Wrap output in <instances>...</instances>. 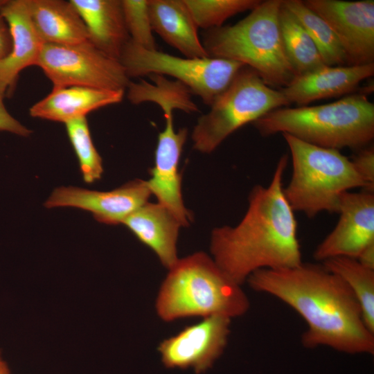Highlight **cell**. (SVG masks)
<instances>
[{
	"label": "cell",
	"instance_id": "cell-1",
	"mask_svg": "<svg viewBox=\"0 0 374 374\" xmlns=\"http://www.w3.org/2000/svg\"><path fill=\"white\" fill-rule=\"evenodd\" d=\"M251 287L283 301L305 321L302 335L306 347L327 346L350 353H373L374 332L366 326L355 296L337 274L322 264L253 272Z\"/></svg>",
	"mask_w": 374,
	"mask_h": 374
},
{
	"label": "cell",
	"instance_id": "cell-2",
	"mask_svg": "<svg viewBox=\"0 0 374 374\" xmlns=\"http://www.w3.org/2000/svg\"><path fill=\"white\" fill-rule=\"evenodd\" d=\"M287 160V155L280 158L267 186L252 188L247 210L237 225L217 227L212 232L213 260L238 285L258 270L302 262L294 211L283 192Z\"/></svg>",
	"mask_w": 374,
	"mask_h": 374
},
{
	"label": "cell",
	"instance_id": "cell-3",
	"mask_svg": "<svg viewBox=\"0 0 374 374\" xmlns=\"http://www.w3.org/2000/svg\"><path fill=\"white\" fill-rule=\"evenodd\" d=\"M252 124L263 136L287 134L322 148L359 150L374 138V104L356 93L324 105L276 109Z\"/></svg>",
	"mask_w": 374,
	"mask_h": 374
},
{
	"label": "cell",
	"instance_id": "cell-4",
	"mask_svg": "<svg viewBox=\"0 0 374 374\" xmlns=\"http://www.w3.org/2000/svg\"><path fill=\"white\" fill-rule=\"evenodd\" d=\"M250 303L241 285L232 280L204 252L181 259L169 269L156 301L165 321L190 317L244 314Z\"/></svg>",
	"mask_w": 374,
	"mask_h": 374
},
{
	"label": "cell",
	"instance_id": "cell-5",
	"mask_svg": "<svg viewBox=\"0 0 374 374\" xmlns=\"http://www.w3.org/2000/svg\"><path fill=\"white\" fill-rule=\"evenodd\" d=\"M282 0H265L233 25L209 29L203 46L211 57L251 68L269 87H286L296 73L286 55L279 25Z\"/></svg>",
	"mask_w": 374,
	"mask_h": 374
},
{
	"label": "cell",
	"instance_id": "cell-6",
	"mask_svg": "<svg viewBox=\"0 0 374 374\" xmlns=\"http://www.w3.org/2000/svg\"><path fill=\"white\" fill-rule=\"evenodd\" d=\"M290 149L292 176L283 192L292 210L308 217L338 213L341 197L352 189L367 191L352 161L339 150L314 145L283 134Z\"/></svg>",
	"mask_w": 374,
	"mask_h": 374
},
{
	"label": "cell",
	"instance_id": "cell-7",
	"mask_svg": "<svg viewBox=\"0 0 374 374\" xmlns=\"http://www.w3.org/2000/svg\"><path fill=\"white\" fill-rule=\"evenodd\" d=\"M288 105L280 90L268 86L256 71L244 66L214 100L209 112L197 119L192 133L193 148L211 153L241 127Z\"/></svg>",
	"mask_w": 374,
	"mask_h": 374
},
{
	"label": "cell",
	"instance_id": "cell-8",
	"mask_svg": "<svg viewBox=\"0 0 374 374\" xmlns=\"http://www.w3.org/2000/svg\"><path fill=\"white\" fill-rule=\"evenodd\" d=\"M119 61L129 78L170 75L209 106L245 66L224 58L180 57L157 49L148 50L131 39L125 46Z\"/></svg>",
	"mask_w": 374,
	"mask_h": 374
},
{
	"label": "cell",
	"instance_id": "cell-9",
	"mask_svg": "<svg viewBox=\"0 0 374 374\" xmlns=\"http://www.w3.org/2000/svg\"><path fill=\"white\" fill-rule=\"evenodd\" d=\"M36 65L51 81L53 89L79 86L125 91L130 82L120 61L89 40L75 44H44Z\"/></svg>",
	"mask_w": 374,
	"mask_h": 374
},
{
	"label": "cell",
	"instance_id": "cell-10",
	"mask_svg": "<svg viewBox=\"0 0 374 374\" xmlns=\"http://www.w3.org/2000/svg\"><path fill=\"white\" fill-rule=\"evenodd\" d=\"M330 27L348 65L374 63V1L304 0Z\"/></svg>",
	"mask_w": 374,
	"mask_h": 374
},
{
	"label": "cell",
	"instance_id": "cell-11",
	"mask_svg": "<svg viewBox=\"0 0 374 374\" xmlns=\"http://www.w3.org/2000/svg\"><path fill=\"white\" fill-rule=\"evenodd\" d=\"M337 213V224L314 251L317 261L335 257L357 259L374 244V193L346 192L341 197Z\"/></svg>",
	"mask_w": 374,
	"mask_h": 374
},
{
	"label": "cell",
	"instance_id": "cell-12",
	"mask_svg": "<svg viewBox=\"0 0 374 374\" xmlns=\"http://www.w3.org/2000/svg\"><path fill=\"white\" fill-rule=\"evenodd\" d=\"M231 320L218 315L204 317L164 339L158 348L162 362L168 368H193L198 374L205 372L227 344Z\"/></svg>",
	"mask_w": 374,
	"mask_h": 374
},
{
	"label": "cell",
	"instance_id": "cell-13",
	"mask_svg": "<svg viewBox=\"0 0 374 374\" xmlns=\"http://www.w3.org/2000/svg\"><path fill=\"white\" fill-rule=\"evenodd\" d=\"M162 110L166 126L158 136L154 166L150 170L151 178L147 183L158 203L166 208L181 226H186L193 217L184 204L182 176L179 170V163L188 136V130L181 128L176 132L173 125L174 109L168 107Z\"/></svg>",
	"mask_w": 374,
	"mask_h": 374
},
{
	"label": "cell",
	"instance_id": "cell-14",
	"mask_svg": "<svg viewBox=\"0 0 374 374\" xmlns=\"http://www.w3.org/2000/svg\"><path fill=\"white\" fill-rule=\"evenodd\" d=\"M151 195L147 181L141 179L106 192L62 186L53 190L44 206L80 208L91 212L101 223L116 225L147 203Z\"/></svg>",
	"mask_w": 374,
	"mask_h": 374
},
{
	"label": "cell",
	"instance_id": "cell-15",
	"mask_svg": "<svg viewBox=\"0 0 374 374\" xmlns=\"http://www.w3.org/2000/svg\"><path fill=\"white\" fill-rule=\"evenodd\" d=\"M0 15L12 39L10 54L0 61V86L8 94L14 91L20 72L36 65L44 43L32 21L27 0H6Z\"/></svg>",
	"mask_w": 374,
	"mask_h": 374
},
{
	"label": "cell",
	"instance_id": "cell-16",
	"mask_svg": "<svg viewBox=\"0 0 374 374\" xmlns=\"http://www.w3.org/2000/svg\"><path fill=\"white\" fill-rule=\"evenodd\" d=\"M374 74V63L362 65L324 66L296 76L279 89L289 104L307 106L315 100L341 96L355 91Z\"/></svg>",
	"mask_w": 374,
	"mask_h": 374
},
{
	"label": "cell",
	"instance_id": "cell-17",
	"mask_svg": "<svg viewBox=\"0 0 374 374\" xmlns=\"http://www.w3.org/2000/svg\"><path fill=\"white\" fill-rule=\"evenodd\" d=\"M123 90L112 91L71 86L53 89L29 109L34 118L64 123L86 117L89 112L107 105L120 103Z\"/></svg>",
	"mask_w": 374,
	"mask_h": 374
},
{
	"label": "cell",
	"instance_id": "cell-18",
	"mask_svg": "<svg viewBox=\"0 0 374 374\" xmlns=\"http://www.w3.org/2000/svg\"><path fill=\"white\" fill-rule=\"evenodd\" d=\"M83 20L89 40L109 57L119 60L130 39L121 0H70Z\"/></svg>",
	"mask_w": 374,
	"mask_h": 374
},
{
	"label": "cell",
	"instance_id": "cell-19",
	"mask_svg": "<svg viewBox=\"0 0 374 374\" xmlns=\"http://www.w3.org/2000/svg\"><path fill=\"white\" fill-rule=\"evenodd\" d=\"M123 224L155 253L164 267L169 269L177 262V242L181 226L163 206L148 202Z\"/></svg>",
	"mask_w": 374,
	"mask_h": 374
},
{
	"label": "cell",
	"instance_id": "cell-20",
	"mask_svg": "<svg viewBox=\"0 0 374 374\" xmlns=\"http://www.w3.org/2000/svg\"><path fill=\"white\" fill-rule=\"evenodd\" d=\"M148 9L153 31L167 44L185 57H209L184 0H148Z\"/></svg>",
	"mask_w": 374,
	"mask_h": 374
},
{
	"label": "cell",
	"instance_id": "cell-21",
	"mask_svg": "<svg viewBox=\"0 0 374 374\" xmlns=\"http://www.w3.org/2000/svg\"><path fill=\"white\" fill-rule=\"evenodd\" d=\"M27 4L44 44H75L89 40L87 27L71 1L27 0Z\"/></svg>",
	"mask_w": 374,
	"mask_h": 374
},
{
	"label": "cell",
	"instance_id": "cell-22",
	"mask_svg": "<svg viewBox=\"0 0 374 374\" xmlns=\"http://www.w3.org/2000/svg\"><path fill=\"white\" fill-rule=\"evenodd\" d=\"M279 25L283 47L296 76L326 66L303 26L283 6V0L279 12Z\"/></svg>",
	"mask_w": 374,
	"mask_h": 374
},
{
	"label": "cell",
	"instance_id": "cell-23",
	"mask_svg": "<svg viewBox=\"0 0 374 374\" xmlns=\"http://www.w3.org/2000/svg\"><path fill=\"white\" fill-rule=\"evenodd\" d=\"M322 265L348 285L361 306L366 326L374 332V269L349 257L332 258Z\"/></svg>",
	"mask_w": 374,
	"mask_h": 374
},
{
	"label": "cell",
	"instance_id": "cell-24",
	"mask_svg": "<svg viewBox=\"0 0 374 374\" xmlns=\"http://www.w3.org/2000/svg\"><path fill=\"white\" fill-rule=\"evenodd\" d=\"M149 77L154 84L143 80L130 82L127 89V98L131 103L138 105L152 102L160 107L170 105L188 114L199 110L191 100V91L184 84L177 80H168L161 75L152 74Z\"/></svg>",
	"mask_w": 374,
	"mask_h": 374
},
{
	"label": "cell",
	"instance_id": "cell-25",
	"mask_svg": "<svg viewBox=\"0 0 374 374\" xmlns=\"http://www.w3.org/2000/svg\"><path fill=\"white\" fill-rule=\"evenodd\" d=\"M283 5L303 26L326 65H348L346 54L337 38L321 17L309 9L302 0H283Z\"/></svg>",
	"mask_w": 374,
	"mask_h": 374
},
{
	"label": "cell",
	"instance_id": "cell-26",
	"mask_svg": "<svg viewBox=\"0 0 374 374\" xmlns=\"http://www.w3.org/2000/svg\"><path fill=\"white\" fill-rule=\"evenodd\" d=\"M65 125L84 181L91 184L99 180L103 172V161L93 145L87 118L72 120Z\"/></svg>",
	"mask_w": 374,
	"mask_h": 374
},
{
	"label": "cell",
	"instance_id": "cell-27",
	"mask_svg": "<svg viewBox=\"0 0 374 374\" xmlns=\"http://www.w3.org/2000/svg\"><path fill=\"white\" fill-rule=\"evenodd\" d=\"M198 28H219L229 18L256 7L260 0H184Z\"/></svg>",
	"mask_w": 374,
	"mask_h": 374
},
{
	"label": "cell",
	"instance_id": "cell-28",
	"mask_svg": "<svg viewBox=\"0 0 374 374\" xmlns=\"http://www.w3.org/2000/svg\"><path fill=\"white\" fill-rule=\"evenodd\" d=\"M121 2L130 39L148 50H156L148 0H121Z\"/></svg>",
	"mask_w": 374,
	"mask_h": 374
},
{
	"label": "cell",
	"instance_id": "cell-29",
	"mask_svg": "<svg viewBox=\"0 0 374 374\" xmlns=\"http://www.w3.org/2000/svg\"><path fill=\"white\" fill-rule=\"evenodd\" d=\"M357 173L366 184L367 191L374 192V148L364 147L350 159Z\"/></svg>",
	"mask_w": 374,
	"mask_h": 374
},
{
	"label": "cell",
	"instance_id": "cell-30",
	"mask_svg": "<svg viewBox=\"0 0 374 374\" xmlns=\"http://www.w3.org/2000/svg\"><path fill=\"white\" fill-rule=\"evenodd\" d=\"M6 93L0 86V131L8 132L21 136H28L31 130L15 118L7 110L3 98Z\"/></svg>",
	"mask_w": 374,
	"mask_h": 374
},
{
	"label": "cell",
	"instance_id": "cell-31",
	"mask_svg": "<svg viewBox=\"0 0 374 374\" xmlns=\"http://www.w3.org/2000/svg\"><path fill=\"white\" fill-rule=\"evenodd\" d=\"M12 39L8 26L0 15V61L6 58L10 53Z\"/></svg>",
	"mask_w": 374,
	"mask_h": 374
},
{
	"label": "cell",
	"instance_id": "cell-32",
	"mask_svg": "<svg viewBox=\"0 0 374 374\" xmlns=\"http://www.w3.org/2000/svg\"><path fill=\"white\" fill-rule=\"evenodd\" d=\"M357 260L363 265L374 269V244L368 246Z\"/></svg>",
	"mask_w": 374,
	"mask_h": 374
},
{
	"label": "cell",
	"instance_id": "cell-33",
	"mask_svg": "<svg viewBox=\"0 0 374 374\" xmlns=\"http://www.w3.org/2000/svg\"><path fill=\"white\" fill-rule=\"evenodd\" d=\"M0 374H9L7 364L3 361L0 353Z\"/></svg>",
	"mask_w": 374,
	"mask_h": 374
},
{
	"label": "cell",
	"instance_id": "cell-34",
	"mask_svg": "<svg viewBox=\"0 0 374 374\" xmlns=\"http://www.w3.org/2000/svg\"><path fill=\"white\" fill-rule=\"evenodd\" d=\"M6 0H0V10L1 9L2 6L6 3Z\"/></svg>",
	"mask_w": 374,
	"mask_h": 374
}]
</instances>
